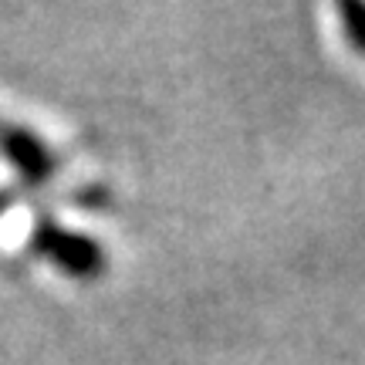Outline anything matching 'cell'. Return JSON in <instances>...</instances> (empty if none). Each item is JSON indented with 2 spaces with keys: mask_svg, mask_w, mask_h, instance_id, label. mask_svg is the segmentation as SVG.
Here are the masks:
<instances>
[{
  "mask_svg": "<svg viewBox=\"0 0 365 365\" xmlns=\"http://www.w3.org/2000/svg\"><path fill=\"white\" fill-rule=\"evenodd\" d=\"M34 250L44 254L51 264H58L71 277H98L105 267V250L85 234H71L58 223H41L34 234Z\"/></svg>",
  "mask_w": 365,
  "mask_h": 365,
  "instance_id": "6da1fadb",
  "label": "cell"
},
{
  "mask_svg": "<svg viewBox=\"0 0 365 365\" xmlns=\"http://www.w3.org/2000/svg\"><path fill=\"white\" fill-rule=\"evenodd\" d=\"M0 153L24 182H44L58 170V153L38 132L24 129V125H4L0 129Z\"/></svg>",
  "mask_w": 365,
  "mask_h": 365,
  "instance_id": "7a4b0ae2",
  "label": "cell"
},
{
  "mask_svg": "<svg viewBox=\"0 0 365 365\" xmlns=\"http://www.w3.org/2000/svg\"><path fill=\"white\" fill-rule=\"evenodd\" d=\"M339 17L345 27V38L355 51L365 54V4L362 0H341L339 4Z\"/></svg>",
  "mask_w": 365,
  "mask_h": 365,
  "instance_id": "3957f363",
  "label": "cell"
}]
</instances>
